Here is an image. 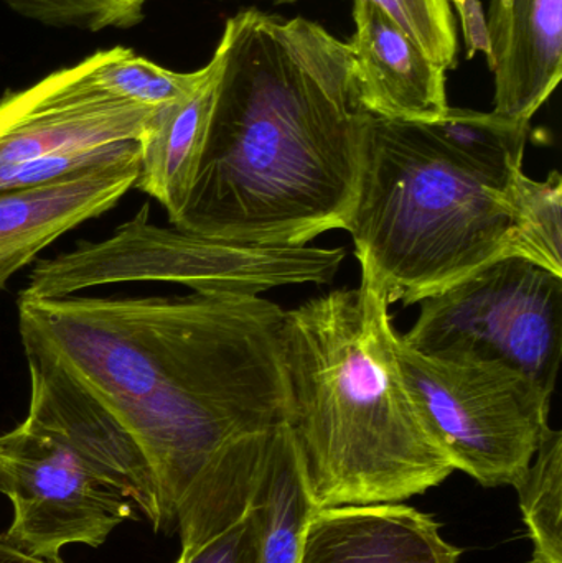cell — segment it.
<instances>
[{
    "label": "cell",
    "mask_w": 562,
    "mask_h": 563,
    "mask_svg": "<svg viewBox=\"0 0 562 563\" xmlns=\"http://www.w3.org/2000/svg\"><path fill=\"white\" fill-rule=\"evenodd\" d=\"M283 318L260 295L19 297L23 351L58 364L134 440L165 532L238 442L289 422Z\"/></svg>",
    "instance_id": "1"
},
{
    "label": "cell",
    "mask_w": 562,
    "mask_h": 563,
    "mask_svg": "<svg viewBox=\"0 0 562 563\" xmlns=\"http://www.w3.org/2000/svg\"><path fill=\"white\" fill-rule=\"evenodd\" d=\"M217 52L207 142L172 227L290 247L349 230L373 118L349 42L304 16L246 9L227 20Z\"/></svg>",
    "instance_id": "2"
},
{
    "label": "cell",
    "mask_w": 562,
    "mask_h": 563,
    "mask_svg": "<svg viewBox=\"0 0 562 563\" xmlns=\"http://www.w3.org/2000/svg\"><path fill=\"white\" fill-rule=\"evenodd\" d=\"M392 321L363 274L284 310L287 423L317 509L405 503L455 472L403 379Z\"/></svg>",
    "instance_id": "3"
},
{
    "label": "cell",
    "mask_w": 562,
    "mask_h": 563,
    "mask_svg": "<svg viewBox=\"0 0 562 563\" xmlns=\"http://www.w3.org/2000/svg\"><path fill=\"white\" fill-rule=\"evenodd\" d=\"M346 231L389 305L419 303L495 261L524 257L511 184L475 172L425 122L373 115Z\"/></svg>",
    "instance_id": "4"
},
{
    "label": "cell",
    "mask_w": 562,
    "mask_h": 563,
    "mask_svg": "<svg viewBox=\"0 0 562 563\" xmlns=\"http://www.w3.org/2000/svg\"><path fill=\"white\" fill-rule=\"evenodd\" d=\"M25 357L29 412L0 435V495L12 505L7 541L56 561L66 545L99 548L137 512L161 531L157 485L134 440L58 364Z\"/></svg>",
    "instance_id": "5"
},
{
    "label": "cell",
    "mask_w": 562,
    "mask_h": 563,
    "mask_svg": "<svg viewBox=\"0 0 562 563\" xmlns=\"http://www.w3.org/2000/svg\"><path fill=\"white\" fill-rule=\"evenodd\" d=\"M144 205L101 241H81L33 267L26 297H66L114 284H174L195 294L250 295L284 285L330 284L345 251L211 240L157 227Z\"/></svg>",
    "instance_id": "6"
},
{
    "label": "cell",
    "mask_w": 562,
    "mask_h": 563,
    "mask_svg": "<svg viewBox=\"0 0 562 563\" xmlns=\"http://www.w3.org/2000/svg\"><path fill=\"white\" fill-rule=\"evenodd\" d=\"M392 344L406 387L454 470L485 488H517L550 427L553 394L502 363L421 353L396 330Z\"/></svg>",
    "instance_id": "7"
},
{
    "label": "cell",
    "mask_w": 562,
    "mask_h": 563,
    "mask_svg": "<svg viewBox=\"0 0 562 563\" xmlns=\"http://www.w3.org/2000/svg\"><path fill=\"white\" fill-rule=\"evenodd\" d=\"M403 341L448 360L491 361L553 394L562 351V276L520 256L425 298Z\"/></svg>",
    "instance_id": "8"
},
{
    "label": "cell",
    "mask_w": 562,
    "mask_h": 563,
    "mask_svg": "<svg viewBox=\"0 0 562 563\" xmlns=\"http://www.w3.org/2000/svg\"><path fill=\"white\" fill-rule=\"evenodd\" d=\"M155 109L106 95L88 56L0 98V174L48 155L141 141Z\"/></svg>",
    "instance_id": "9"
},
{
    "label": "cell",
    "mask_w": 562,
    "mask_h": 563,
    "mask_svg": "<svg viewBox=\"0 0 562 563\" xmlns=\"http://www.w3.org/2000/svg\"><path fill=\"white\" fill-rule=\"evenodd\" d=\"M141 147L48 184L0 191V290L49 244L112 210L137 184Z\"/></svg>",
    "instance_id": "10"
},
{
    "label": "cell",
    "mask_w": 562,
    "mask_h": 563,
    "mask_svg": "<svg viewBox=\"0 0 562 563\" xmlns=\"http://www.w3.org/2000/svg\"><path fill=\"white\" fill-rule=\"evenodd\" d=\"M353 75L360 104L368 114L432 122L448 112V71L378 2L353 0Z\"/></svg>",
    "instance_id": "11"
},
{
    "label": "cell",
    "mask_w": 562,
    "mask_h": 563,
    "mask_svg": "<svg viewBox=\"0 0 562 563\" xmlns=\"http://www.w3.org/2000/svg\"><path fill=\"white\" fill-rule=\"evenodd\" d=\"M442 525L405 503L316 509L304 528L299 563H461Z\"/></svg>",
    "instance_id": "12"
},
{
    "label": "cell",
    "mask_w": 562,
    "mask_h": 563,
    "mask_svg": "<svg viewBox=\"0 0 562 563\" xmlns=\"http://www.w3.org/2000/svg\"><path fill=\"white\" fill-rule=\"evenodd\" d=\"M495 114L531 122L562 78V0H491Z\"/></svg>",
    "instance_id": "13"
},
{
    "label": "cell",
    "mask_w": 562,
    "mask_h": 563,
    "mask_svg": "<svg viewBox=\"0 0 562 563\" xmlns=\"http://www.w3.org/2000/svg\"><path fill=\"white\" fill-rule=\"evenodd\" d=\"M203 69V78L188 95L155 109L139 141L141 172L135 187L165 208L168 221L184 208L203 154L220 81L217 49Z\"/></svg>",
    "instance_id": "14"
},
{
    "label": "cell",
    "mask_w": 562,
    "mask_h": 563,
    "mask_svg": "<svg viewBox=\"0 0 562 563\" xmlns=\"http://www.w3.org/2000/svg\"><path fill=\"white\" fill-rule=\"evenodd\" d=\"M254 563H299L304 528L317 506L289 423L274 427L254 489Z\"/></svg>",
    "instance_id": "15"
},
{
    "label": "cell",
    "mask_w": 562,
    "mask_h": 563,
    "mask_svg": "<svg viewBox=\"0 0 562 563\" xmlns=\"http://www.w3.org/2000/svg\"><path fill=\"white\" fill-rule=\"evenodd\" d=\"M425 124L465 164L502 187H508L524 172L530 122L449 108L444 115Z\"/></svg>",
    "instance_id": "16"
},
{
    "label": "cell",
    "mask_w": 562,
    "mask_h": 563,
    "mask_svg": "<svg viewBox=\"0 0 562 563\" xmlns=\"http://www.w3.org/2000/svg\"><path fill=\"white\" fill-rule=\"evenodd\" d=\"M531 542L530 563H562V433L547 430L517 486Z\"/></svg>",
    "instance_id": "17"
},
{
    "label": "cell",
    "mask_w": 562,
    "mask_h": 563,
    "mask_svg": "<svg viewBox=\"0 0 562 563\" xmlns=\"http://www.w3.org/2000/svg\"><path fill=\"white\" fill-rule=\"evenodd\" d=\"M96 85L112 98L147 108H161L195 89L205 69L172 71L125 46L99 49L89 56Z\"/></svg>",
    "instance_id": "18"
},
{
    "label": "cell",
    "mask_w": 562,
    "mask_h": 563,
    "mask_svg": "<svg viewBox=\"0 0 562 563\" xmlns=\"http://www.w3.org/2000/svg\"><path fill=\"white\" fill-rule=\"evenodd\" d=\"M511 201L525 260L562 276V177L551 172L538 181L520 172L511 181Z\"/></svg>",
    "instance_id": "19"
},
{
    "label": "cell",
    "mask_w": 562,
    "mask_h": 563,
    "mask_svg": "<svg viewBox=\"0 0 562 563\" xmlns=\"http://www.w3.org/2000/svg\"><path fill=\"white\" fill-rule=\"evenodd\" d=\"M13 12L43 25L102 32L144 22L148 0H2Z\"/></svg>",
    "instance_id": "20"
},
{
    "label": "cell",
    "mask_w": 562,
    "mask_h": 563,
    "mask_svg": "<svg viewBox=\"0 0 562 563\" xmlns=\"http://www.w3.org/2000/svg\"><path fill=\"white\" fill-rule=\"evenodd\" d=\"M257 475L200 539L181 548L175 563H254L257 522L253 498Z\"/></svg>",
    "instance_id": "21"
},
{
    "label": "cell",
    "mask_w": 562,
    "mask_h": 563,
    "mask_svg": "<svg viewBox=\"0 0 562 563\" xmlns=\"http://www.w3.org/2000/svg\"><path fill=\"white\" fill-rule=\"evenodd\" d=\"M445 71L458 65L459 46L449 0H375Z\"/></svg>",
    "instance_id": "22"
},
{
    "label": "cell",
    "mask_w": 562,
    "mask_h": 563,
    "mask_svg": "<svg viewBox=\"0 0 562 563\" xmlns=\"http://www.w3.org/2000/svg\"><path fill=\"white\" fill-rule=\"evenodd\" d=\"M461 15L462 32H464L465 43H467L469 56L475 52H488L487 22H485L484 12H482L478 0H469L465 5L459 7Z\"/></svg>",
    "instance_id": "23"
},
{
    "label": "cell",
    "mask_w": 562,
    "mask_h": 563,
    "mask_svg": "<svg viewBox=\"0 0 562 563\" xmlns=\"http://www.w3.org/2000/svg\"><path fill=\"white\" fill-rule=\"evenodd\" d=\"M0 563H65L62 559L56 561H46V559L35 558L22 549L15 548L12 542L7 541L5 536L0 534Z\"/></svg>",
    "instance_id": "24"
},
{
    "label": "cell",
    "mask_w": 562,
    "mask_h": 563,
    "mask_svg": "<svg viewBox=\"0 0 562 563\" xmlns=\"http://www.w3.org/2000/svg\"><path fill=\"white\" fill-rule=\"evenodd\" d=\"M452 2H454L455 5H458V9H459V7L465 5V3L469 2V0H452Z\"/></svg>",
    "instance_id": "25"
},
{
    "label": "cell",
    "mask_w": 562,
    "mask_h": 563,
    "mask_svg": "<svg viewBox=\"0 0 562 563\" xmlns=\"http://www.w3.org/2000/svg\"><path fill=\"white\" fill-rule=\"evenodd\" d=\"M274 2H287V0H274Z\"/></svg>",
    "instance_id": "26"
}]
</instances>
